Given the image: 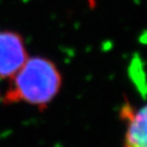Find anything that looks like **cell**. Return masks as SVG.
<instances>
[{"mask_svg": "<svg viewBox=\"0 0 147 147\" xmlns=\"http://www.w3.org/2000/svg\"><path fill=\"white\" fill-rule=\"evenodd\" d=\"M61 76L55 64L43 57L28 58L11 77V83L4 95V102H26L46 107L57 95Z\"/></svg>", "mask_w": 147, "mask_h": 147, "instance_id": "obj_1", "label": "cell"}, {"mask_svg": "<svg viewBox=\"0 0 147 147\" xmlns=\"http://www.w3.org/2000/svg\"><path fill=\"white\" fill-rule=\"evenodd\" d=\"M28 59L24 40L9 31L0 32V78H11Z\"/></svg>", "mask_w": 147, "mask_h": 147, "instance_id": "obj_2", "label": "cell"}, {"mask_svg": "<svg viewBox=\"0 0 147 147\" xmlns=\"http://www.w3.org/2000/svg\"><path fill=\"white\" fill-rule=\"evenodd\" d=\"M127 121L125 147H147V104L138 109L123 107Z\"/></svg>", "mask_w": 147, "mask_h": 147, "instance_id": "obj_3", "label": "cell"}]
</instances>
